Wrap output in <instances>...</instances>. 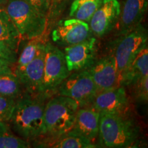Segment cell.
Returning a JSON list of instances; mask_svg holds the SVG:
<instances>
[{
  "label": "cell",
  "mask_w": 148,
  "mask_h": 148,
  "mask_svg": "<svg viewBox=\"0 0 148 148\" xmlns=\"http://www.w3.org/2000/svg\"><path fill=\"white\" fill-rule=\"evenodd\" d=\"M118 36L110 54L115 59L121 79V75L134 57L147 44V32L140 23L130 32Z\"/></svg>",
  "instance_id": "obj_5"
},
{
  "label": "cell",
  "mask_w": 148,
  "mask_h": 148,
  "mask_svg": "<svg viewBox=\"0 0 148 148\" xmlns=\"http://www.w3.org/2000/svg\"><path fill=\"white\" fill-rule=\"evenodd\" d=\"M44 76L42 96L46 98L57 92L58 86L71 73L64 52L50 42L45 44Z\"/></svg>",
  "instance_id": "obj_6"
},
{
  "label": "cell",
  "mask_w": 148,
  "mask_h": 148,
  "mask_svg": "<svg viewBox=\"0 0 148 148\" xmlns=\"http://www.w3.org/2000/svg\"><path fill=\"white\" fill-rule=\"evenodd\" d=\"M21 93V84L14 73L0 75V95L18 99Z\"/></svg>",
  "instance_id": "obj_21"
},
{
  "label": "cell",
  "mask_w": 148,
  "mask_h": 148,
  "mask_svg": "<svg viewBox=\"0 0 148 148\" xmlns=\"http://www.w3.org/2000/svg\"><path fill=\"white\" fill-rule=\"evenodd\" d=\"M99 92L121 86L120 74L113 56L109 54L95 60L88 69Z\"/></svg>",
  "instance_id": "obj_11"
},
{
  "label": "cell",
  "mask_w": 148,
  "mask_h": 148,
  "mask_svg": "<svg viewBox=\"0 0 148 148\" xmlns=\"http://www.w3.org/2000/svg\"><path fill=\"white\" fill-rule=\"evenodd\" d=\"M45 44H40L35 58L23 69L14 71L21 85L32 95L42 96L45 61Z\"/></svg>",
  "instance_id": "obj_8"
},
{
  "label": "cell",
  "mask_w": 148,
  "mask_h": 148,
  "mask_svg": "<svg viewBox=\"0 0 148 148\" xmlns=\"http://www.w3.org/2000/svg\"><path fill=\"white\" fill-rule=\"evenodd\" d=\"M69 1V0H51V4H52V3H61V2H63V1Z\"/></svg>",
  "instance_id": "obj_28"
},
{
  "label": "cell",
  "mask_w": 148,
  "mask_h": 148,
  "mask_svg": "<svg viewBox=\"0 0 148 148\" xmlns=\"http://www.w3.org/2000/svg\"><path fill=\"white\" fill-rule=\"evenodd\" d=\"M131 86L134 90V97L139 102H147L148 99V75L138 79Z\"/></svg>",
  "instance_id": "obj_24"
},
{
  "label": "cell",
  "mask_w": 148,
  "mask_h": 148,
  "mask_svg": "<svg viewBox=\"0 0 148 148\" xmlns=\"http://www.w3.org/2000/svg\"><path fill=\"white\" fill-rule=\"evenodd\" d=\"M119 15L118 0H103L88 22L91 34L97 38L106 36L116 25Z\"/></svg>",
  "instance_id": "obj_12"
},
{
  "label": "cell",
  "mask_w": 148,
  "mask_h": 148,
  "mask_svg": "<svg viewBox=\"0 0 148 148\" xmlns=\"http://www.w3.org/2000/svg\"><path fill=\"white\" fill-rule=\"evenodd\" d=\"M38 140L36 147L51 148H93L97 147L91 140L71 130L57 136H44Z\"/></svg>",
  "instance_id": "obj_16"
},
{
  "label": "cell",
  "mask_w": 148,
  "mask_h": 148,
  "mask_svg": "<svg viewBox=\"0 0 148 148\" xmlns=\"http://www.w3.org/2000/svg\"><path fill=\"white\" fill-rule=\"evenodd\" d=\"M0 59L7 61L11 64L16 63L17 60L15 51L12 50L1 41H0Z\"/></svg>",
  "instance_id": "obj_25"
},
{
  "label": "cell",
  "mask_w": 148,
  "mask_h": 148,
  "mask_svg": "<svg viewBox=\"0 0 148 148\" xmlns=\"http://www.w3.org/2000/svg\"><path fill=\"white\" fill-rule=\"evenodd\" d=\"M58 95L66 96L75 101L79 107L91 105L99 90L87 69L75 71L69 75L58 86Z\"/></svg>",
  "instance_id": "obj_7"
},
{
  "label": "cell",
  "mask_w": 148,
  "mask_h": 148,
  "mask_svg": "<svg viewBox=\"0 0 148 148\" xmlns=\"http://www.w3.org/2000/svg\"><path fill=\"white\" fill-rule=\"evenodd\" d=\"M97 49V39L92 36L84 41L64 47V58L69 71L88 69L96 60Z\"/></svg>",
  "instance_id": "obj_10"
},
{
  "label": "cell",
  "mask_w": 148,
  "mask_h": 148,
  "mask_svg": "<svg viewBox=\"0 0 148 148\" xmlns=\"http://www.w3.org/2000/svg\"><path fill=\"white\" fill-rule=\"evenodd\" d=\"M91 35L88 23L71 18L58 22L51 32V39L57 45L67 47L84 41Z\"/></svg>",
  "instance_id": "obj_9"
},
{
  "label": "cell",
  "mask_w": 148,
  "mask_h": 148,
  "mask_svg": "<svg viewBox=\"0 0 148 148\" xmlns=\"http://www.w3.org/2000/svg\"><path fill=\"white\" fill-rule=\"evenodd\" d=\"M0 122H1V121H0Z\"/></svg>",
  "instance_id": "obj_29"
},
{
  "label": "cell",
  "mask_w": 148,
  "mask_h": 148,
  "mask_svg": "<svg viewBox=\"0 0 148 148\" xmlns=\"http://www.w3.org/2000/svg\"><path fill=\"white\" fill-rule=\"evenodd\" d=\"M145 75H148L147 44L140 49L122 74L120 84L123 86H131Z\"/></svg>",
  "instance_id": "obj_17"
},
{
  "label": "cell",
  "mask_w": 148,
  "mask_h": 148,
  "mask_svg": "<svg viewBox=\"0 0 148 148\" xmlns=\"http://www.w3.org/2000/svg\"><path fill=\"white\" fill-rule=\"evenodd\" d=\"M44 99L25 95L16 99L10 121L14 132L24 139H36L45 134Z\"/></svg>",
  "instance_id": "obj_1"
},
{
  "label": "cell",
  "mask_w": 148,
  "mask_h": 148,
  "mask_svg": "<svg viewBox=\"0 0 148 148\" xmlns=\"http://www.w3.org/2000/svg\"><path fill=\"white\" fill-rule=\"evenodd\" d=\"M21 40L19 34L5 9L0 5V41L16 53Z\"/></svg>",
  "instance_id": "obj_18"
},
{
  "label": "cell",
  "mask_w": 148,
  "mask_h": 148,
  "mask_svg": "<svg viewBox=\"0 0 148 148\" xmlns=\"http://www.w3.org/2000/svg\"><path fill=\"white\" fill-rule=\"evenodd\" d=\"M99 116L100 113L92 107H79L71 130L92 142L98 136Z\"/></svg>",
  "instance_id": "obj_15"
},
{
  "label": "cell",
  "mask_w": 148,
  "mask_h": 148,
  "mask_svg": "<svg viewBox=\"0 0 148 148\" xmlns=\"http://www.w3.org/2000/svg\"><path fill=\"white\" fill-rule=\"evenodd\" d=\"M78 104L71 98L59 95L45 106L44 136H57L71 130L75 121Z\"/></svg>",
  "instance_id": "obj_4"
},
{
  "label": "cell",
  "mask_w": 148,
  "mask_h": 148,
  "mask_svg": "<svg viewBox=\"0 0 148 148\" xmlns=\"http://www.w3.org/2000/svg\"><path fill=\"white\" fill-rule=\"evenodd\" d=\"M148 0H122L118 20V35L130 32L141 23L147 9Z\"/></svg>",
  "instance_id": "obj_14"
},
{
  "label": "cell",
  "mask_w": 148,
  "mask_h": 148,
  "mask_svg": "<svg viewBox=\"0 0 148 148\" xmlns=\"http://www.w3.org/2000/svg\"><path fill=\"white\" fill-rule=\"evenodd\" d=\"M102 1L103 0H73L69 16L88 23Z\"/></svg>",
  "instance_id": "obj_19"
},
{
  "label": "cell",
  "mask_w": 148,
  "mask_h": 148,
  "mask_svg": "<svg viewBox=\"0 0 148 148\" xmlns=\"http://www.w3.org/2000/svg\"><path fill=\"white\" fill-rule=\"evenodd\" d=\"M27 140L14 134L5 122H0V148H27Z\"/></svg>",
  "instance_id": "obj_20"
},
{
  "label": "cell",
  "mask_w": 148,
  "mask_h": 148,
  "mask_svg": "<svg viewBox=\"0 0 148 148\" xmlns=\"http://www.w3.org/2000/svg\"><path fill=\"white\" fill-rule=\"evenodd\" d=\"M10 62L0 59V75L12 73V71L10 68Z\"/></svg>",
  "instance_id": "obj_27"
},
{
  "label": "cell",
  "mask_w": 148,
  "mask_h": 148,
  "mask_svg": "<svg viewBox=\"0 0 148 148\" xmlns=\"http://www.w3.org/2000/svg\"><path fill=\"white\" fill-rule=\"evenodd\" d=\"M90 107L99 113L126 114L130 101L125 86H120L99 92L94 98Z\"/></svg>",
  "instance_id": "obj_13"
},
{
  "label": "cell",
  "mask_w": 148,
  "mask_h": 148,
  "mask_svg": "<svg viewBox=\"0 0 148 148\" xmlns=\"http://www.w3.org/2000/svg\"><path fill=\"white\" fill-rule=\"evenodd\" d=\"M16 99L15 98L0 95V121L5 123L10 121Z\"/></svg>",
  "instance_id": "obj_23"
},
{
  "label": "cell",
  "mask_w": 148,
  "mask_h": 148,
  "mask_svg": "<svg viewBox=\"0 0 148 148\" xmlns=\"http://www.w3.org/2000/svg\"><path fill=\"white\" fill-rule=\"evenodd\" d=\"M39 38L28 40L29 41L23 47V50L20 53L19 57L16 60V69L14 71H20L23 69L35 58L40 44L42 42Z\"/></svg>",
  "instance_id": "obj_22"
},
{
  "label": "cell",
  "mask_w": 148,
  "mask_h": 148,
  "mask_svg": "<svg viewBox=\"0 0 148 148\" xmlns=\"http://www.w3.org/2000/svg\"><path fill=\"white\" fill-rule=\"evenodd\" d=\"M4 9L21 40L39 38L43 34L47 16L39 12L28 0H8Z\"/></svg>",
  "instance_id": "obj_3"
},
{
  "label": "cell",
  "mask_w": 148,
  "mask_h": 148,
  "mask_svg": "<svg viewBox=\"0 0 148 148\" xmlns=\"http://www.w3.org/2000/svg\"><path fill=\"white\" fill-rule=\"evenodd\" d=\"M138 136V127L126 114L100 113L98 137L101 147H135Z\"/></svg>",
  "instance_id": "obj_2"
},
{
  "label": "cell",
  "mask_w": 148,
  "mask_h": 148,
  "mask_svg": "<svg viewBox=\"0 0 148 148\" xmlns=\"http://www.w3.org/2000/svg\"><path fill=\"white\" fill-rule=\"evenodd\" d=\"M28 1L39 12L47 16L48 11L51 7V0H28Z\"/></svg>",
  "instance_id": "obj_26"
}]
</instances>
